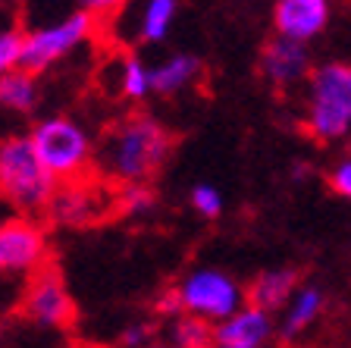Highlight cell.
Returning a JSON list of instances; mask_svg holds the SVG:
<instances>
[{"label": "cell", "instance_id": "d4e9b609", "mask_svg": "<svg viewBox=\"0 0 351 348\" xmlns=\"http://www.w3.org/2000/svg\"><path fill=\"white\" fill-rule=\"evenodd\" d=\"M75 3H79L82 13L95 16V19H101V16H110V13H117V10L123 7V0H75Z\"/></svg>", "mask_w": 351, "mask_h": 348}, {"label": "cell", "instance_id": "4fadbf2b", "mask_svg": "<svg viewBox=\"0 0 351 348\" xmlns=\"http://www.w3.org/2000/svg\"><path fill=\"white\" fill-rule=\"evenodd\" d=\"M151 73H154V95L173 97L189 91L191 85H197V79L204 76V66H201V60L195 54L179 51L163 57L160 63H151Z\"/></svg>", "mask_w": 351, "mask_h": 348}, {"label": "cell", "instance_id": "cb8c5ba5", "mask_svg": "<svg viewBox=\"0 0 351 348\" xmlns=\"http://www.w3.org/2000/svg\"><path fill=\"white\" fill-rule=\"evenodd\" d=\"M329 189L336 192L339 198L351 201V154L332 163V170H329Z\"/></svg>", "mask_w": 351, "mask_h": 348}, {"label": "cell", "instance_id": "8992f818", "mask_svg": "<svg viewBox=\"0 0 351 348\" xmlns=\"http://www.w3.org/2000/svg\"><path fill=\"white\" fill-rule=\"evenodd\" d=\"M95 22H97L95 16L73 10V13L60 16L57 22H47V25H38V29L25 32L22 35L19 66L35 76L57 66L60 60H66L69 54H75L79 47H85L95 38Z\"/></svg>", "mask_w": 351, "mask_h": 348}, {"label": "cell", "instance_id": "e0dca14e", "mask_svg": "<svg viewBox=\"0 0 351 348\" xmlns=\"http://www.w3.org/2000/svg\"><path fill=\"white\" fill-rule=\"evenodd\" d=\"M38 97H41L38 76L22 66L0 79V110L7 113H32L38 107Z\"/></svg>", "mask_w": 351, "mask_h": 348}, {"label": "cell", "instance_id": "ac0fdd59", "mask_svg": "<svg viewBox=\"0 0 351 348\" xmlns=\"http://www.w3.org/2000/svg\"><path fill=\"white\" fill-rule=\"evenodd\" d=\"M176 16H179V0H141V10L135 16L138 41L160 44L173 29Z\"/></svg>", "mask_w": 351, "mask_h": 348}, {"label": "cell", "instance_id": "3957f363", "mask_svg": "<svg viewBox=\"0 0 351 348\" xmlns=\"http://www.w3.org/2000/svg\"><path fill=\"white\" fill-rule=\"evenodd\" d=\"M29 141L35 148L38 160H41V167L53 176V182L73 185L95 163V151H97L95 138L73 116L38 119L35 129L29 132Z\"/></svg>", "mask_w": 351, "mask_h": 348}, {"label": "cell", "instance_id": "277c9868", "mask_svg": "<svg viewBox=\"0 0 351 348\" xmlns=\"http://www.w3.org/2000/svg\"><path fill=\"white\" fill-rule=\"evenodd\" d=\"M57 182L41 167L29 135H10L0 141V198H7L16 211L35 213L51 207Z\"/></svg>", "mask_w": 351, "mask_h": 348}, {"label": "cell", "instance_id": "30bf717a", "mask_svg": "<svg viewBox=\"0 0 351 348\" xmlns=\"http://www.w3.org/2000/svg\"><path fill=\"white\" fill-rule=\"evenodd\" d=\"M276 336V320L257 305H241L229 320L213 327V345L219 348H267Z\"/></svg>", "mask_w": 351, "mask_h": 348}, {"label": "cell", "instance_id": "5b68a950", "mask_svg": "<svg viewBox=\"0 0 351 348\" xmlns=\"http://www.w3.org/2000/svg\"><path fill=\"white\" fill-rule=\"evenodd\" d=\"M173 298L179 314L204 320L210 327L229 320L241 305H248V292L239 286L235 276L219 267H195L176 283Z\"/></svg>", "mask_w": 351, "mask_h": 348}, {"label": "cell", "instance_id": "8fae6325", "mask_svg": "<svg viewBox=\"0 0 351 348\" xmlns=\"http://www.w3.org/2000/svg\"><path fill=\"white\" fill-rule=\"evenodd\" d=\"M25 314H29L32 323L47 329L63 327L66 320L73 317V298H69L57 273L44 270L32 279V286L25 289Z\"/></svg>", "mask_w": 351, "mask_h": 348}, {"label": "cell", "instance_id": "7c38bea8", "mask_svg": "<svg viewBox=\"0 0 351 348\" xmlns=\"http://www.w3.org/2000/svg\"><path fill=\"white\" fill-rule=\"evenodd\" d=\"M323 311H326V292L314 283H304L298 286L289 305L279 311V320H276V336L285 342H298L304 339L311 329L320 323Z\"/></svg>", "mask_w": 351, "mask_h": 348}, {"label": "cell", "instance_id": "52a82bcc", "mask_svg": "<svg viewBox=\"0 0 351 348\" xmlns=\"http://www.w3.org/2000/svg\"><path fill=\"white\" fill-rule=\"evenodd\" d=\"M44 232L25 217L0 223V276H29L44 264Z\"/></svg>", "mask_w": 351, "mask_h": 348}, {"label": "cell", "instance_id": "603a6c76", "mask_svg": "<svg viewBox=\"0 0 351 348\" xmlns=\"http://www.w3.org/2000/svg\"><path fill=\"white\" fill-rule=\"evenodd\" d=\"M117 345L119 348H151L154 345V327H151V323H145V320L129 323V327L119 333Z\"/></svg>", "mask_w": 351, "mask_h": 348}, {"label": "cell", "instance_id": "7a4b0ae2", "mask_svg": "<svg viewBox=\"0 0 351 348\" xmlns=\"http://www.w3.org/2000/svg\"><path fill=\"white\" fill-rule=\"evenodd\" d=\"M304 132L323 145L351 132V63L332 60L311 69L304 95Z\"/></svg>", "mask_w": 351, "mask_h": 348}, {"label": "cell", "instance_id": "4316f807", "mask_svg": "<svg viewBox=\"0 0 351 348\" xmlns=\"http://www.w3.org/2000/svg\"><path fill=\"white\" fill-rule=\"evenodd\" d=\"M13 3H22V0H13Z\"/></svg>", "mask_w": 351, "mask_h": 348}, {"label": "cell", "instance_id": "ba28073f", "mask_svg": "<svg viewBox=\"0 0 351 348\" xmlns=\"http://www.w3.org/2000/svg\"><path fill=\"white\" fill-rule=\"evenodd\" d=\"M311 51L307 44L289 41V38L273 35L270 41L263 44L261 51V76L270 82L279 91H289V88H298L301 82L311 79Z\"/></svg>", "mask_w": 351, "mask_h": 348}, {"label": "cell", "instance_id": "5bb4252c", "mask_svg": "<svg viewBox=\"0 0 351 348\" xmlns=\"http://www.w3.org/2000/svg\"><path fill=\"white\" fill-rule=\"evenodd\" d=\"M104 192L95 189H85V185H66L63 192H57L51 201L47 211L53 213V220L63 226H82V223H91V220L101 217L104 211Z\"/></svg>", "mask_w": 351, "mask_h": 348}, {"label": "cell", "instance_id": "7402d4cb", "mask_svg": "<svg viewBox=\"0 0 351 348\" xmlns=\"http://www.w3.org/2000/svg\"><path fill=\"white\" fill-rule=\"evenodd\" d=\"M22 57V35L19 32H0V79L19 69Z\"/></svg>", "mask_w": 351, "mask_h": 348}, {"label": "cell", "instance_id": "44dd1931", "mask_svg": "<svg viewBox=\"0 0 351 348\" xmlns=\"http://www.w3.org/2000/svg\"><path fill=\"white\" fill-rule=\"evenodd\" d=\"M189 204L191 211L197 213V217L204 220H217L219 213H223V192L217 189V185H210V182H197V185H191L189 192Z\"/></svg>", "mask_w": 351, "mask_h": 348}, {"label": "cell", "instance_id": "2e32d148", "mask_svg": "<svg viewBox=\"0 0 351 348\" xmlns=\"http://www.w3.org/2000/svg\"><path fill=\"white\" fill-rule=\"evenodd\" d=\"M113 69V97H125V101H145V97L154 95V73L151 63H145L135 54H125L117 63L110 66Z\"/></svg>", "mask_w": 351, "mask_h": 348}, {"label": "cell", "instance_id": "6da1fadb", "mask_svg": "<svg viewBox=\"0 0 351 348\" xmlns=\"http://www.w3.org/2000/svg\"><path fill=\"white\" fill-rule=\"evenodd\" d=\"M169 132L151 113H129L104 132L95 151V167L107 182L147 185L169 157Z\"/></svg>", "mask_w": 351, "mask_h": 348}, {"label": "cell", "instance_id": "d6986e66", "mask_svg": "<svg viewBox=\"0 0 351 348\" xmlns=\"http://www.w3.org/2000/svg\"><path fill=\"white\" fill-rule=\"evenodd\" d=\"M167 345L173 348H213V327L191 314H176L167 320Z\"/></svg>", "mask_w": 351, "mask_h": 348}, {"label": "cell", "instance_id": "484cf974", "mask_svg": "<svg viewBox=\"0 0 351 348\" xmlns=\"http://www.w3.org/2000/svg\"><path fill=\"white\" fill-rule=\"evenodd\" d=\"M151 348H173V345H167V342H160V345H151Z\"/></svg>", "mask_w": 351, "mask_h": 348}, {"label": "cell", "instance_id": "83f0119b", "mask_svg": "<svg viewBox=\"0 0 351 348\" xmlns=\"http://www.w3.org/2000/svg\"><path fill=\"white\" fill-rule=\"evenodd\" d=\"M213 348H219V345H213Z\"/></svg>", "mask_w": 351, "mask_h": 348}, {"label": "cell", "instance_id": "9c48e42d", "mask_svg": "<svg viewBox=\"0 0 351 348\" xmlns=\"http://www.w3.org/2000/svg\"><path fill=\"white\" fill-rule=\"evenodd\" d=\"M332 19V0H276L273 3V29L279 38L307 44L323 35Z\"/></svg>", "mask_w": 351, "mask_h": 348}, {"label": "cell", "instance_id": "ffe728a7", "mask_svg": "<svg viewBox=\"0 0 351 348\" xmlns=\"http://www.w3.org/2000/svg\"><path fill=\"white\" fill-rule=\"evenodd\" d=\"M117 204L125 217H147L157 207V195L151 192V185H125L119 189Z\"/></svg>", "mask_w": 351, "mask_h": 348}, {"label": "cell", "instance_id": "9a60e30c", "mask_svg": "<svg viewBox=\"0 0 351 348\" xmlns=\"http://www.w3.org/2000/svg\"><path fill=\"white\" fill-rule=\"evenodd\" d=\"M301 279L298 273H295L292 267H279V270H263V273L254 276V283H251L248 289V301L257 308H263V311H282L285 305H289V298L298 292Z\"/></svg>", "mask_w": 351, "mask_h": 348}]
</instances>
